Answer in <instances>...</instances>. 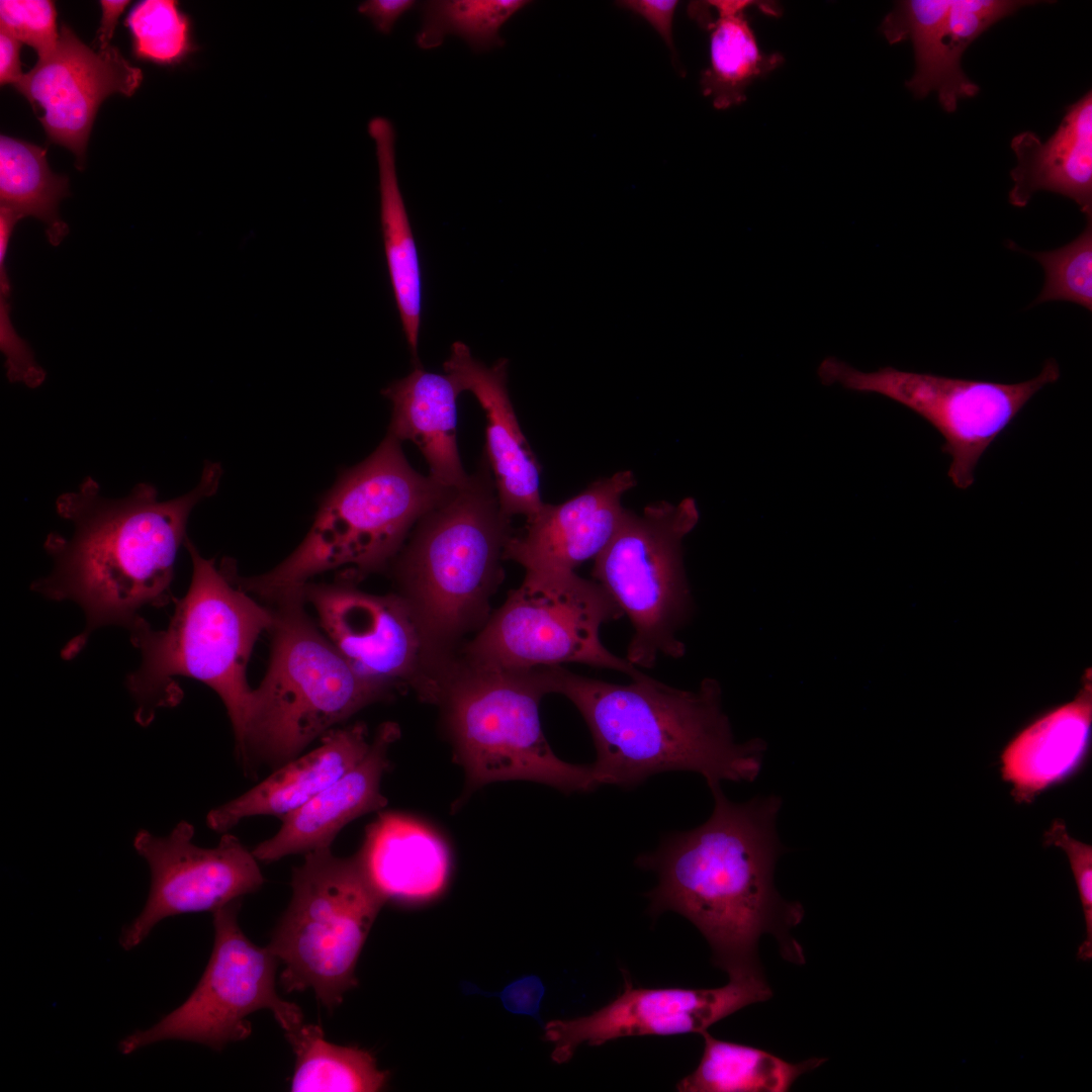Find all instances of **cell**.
I'll list each match as a JSON object with an SVG mask.
<instances>
[{
    "mask_svg": "<svg viewBox=\"0 0 1092 1092\" xmlns=\"http://www.w3.org/2000/svg\"><path fill=\"white\" fill-rule=\"evenodd\" d=\"M704 1051L698 1067L676 1084L679 1092H787L803 1074L826 1059L791 1063L756 1046L701 1033Z\"/></svg>",
    "mask_w": 1092,
    "mask_h": 1092,
    "instance_id": "cell-29",
    "label": "cell"
},
{
    "mask_svg": "<svg viewBox=\"0 0 1092 1092\" xmlns=\"http://www.w3.org/2000/svg\"><path fill=\"white\" fill-rule=\"evenodd\" d=\"M624 616L597 581L573 572L525 573L459 655L507 668L580 663L634 677L640 671L602 643L601 627Z\"/></svg>",
    "mask_w": 1092,
    "mask_h": 1092,
    "instance_id": "cell-11",
    "label": "cell"
},
{
    "mask_svg": "<svg viewBox=\"0 0 1092 1092\" xmlns=\"http://www.w3.org/2000/svg\"><path fill=\"white\" fill-rule=\"evenodd\" d=\"M143 81L140 68L118 49L93 51L63 24L55 48L38 58L15 87L34 108L49 140L71 150L76 167L84 165L86 147L96 112L113 93L132 95Z\"/></svg>",
    "mask_w": 1092,
    "mask_h": 1092,
    "instance_id": "cell-17",
    "label": "cell"
},
{
    "mask_svg": "<svg viewBox=\"0 0 1092 1092\" xmlns=\"http://www.w3.org/2000/svg\"><path fill=\"white\" fill-rule=\"evenodd\" d=\"M710 790L714 807L703 824L665 836L635 860L657 877L647 895L650 913L672 911L691 921L729 979L764 977L757 951L764 933L777 938L786 960L803 964L791 929L802 921L804 908L783 899L774 885L776 862L786 850L776 829L781 799L735 803L721 785Z\"/></svg>",
    "mask_w": 1092,
    "mask_h": 1092,
    "instance_id": "cell-1",
    "label": "cell"
},
{
    "mask_svg": "<svg viewBox=\"0 0 1092 1092\" xmlns=\"http://www.w3.org/2000/svg\"><path fill=\"white\" fill-rule=\"evenodd\" d=\"M124 24L140 59L159 64L182 62L194 49L189 17L177 1L145 0L133 6Z\"/></svg>",
    "mask_w": 1092,
    "mask_h": 1092,
    "instance_id": "cell-33",
    "label": "cell"
},
{
    "mask_svg": "<svg viewBox=\"0 0 1092 1092\" xmlns=\"http://www.w3.org/2000/svg\"><path fill=\"white\" fill-rule=\"evenodd\" d=\"M460 390L447 374L416 367L382 390L392 404L389 435L408 440L425 457L430 475L449 488L463 486L466 474L457 447V397Z\"/></svg>",
    "mask_w": 1092,
    "mask_h": 1092,
    "instance_id": "cell-26",
    "label": "cell"
},
{
    "mask_svg": "<svg viewBox=\"0 0 1092 1092\" xmlns=\"http://www.w3.org/2000/svg\"><path fill=\"white\" fill-rule=\"evenodd\" d=\"M486 458L467 482L415 525L391 563L397 594L444 661L455 658L468 634L490 613L502 560L514 534L500 507Z\"/></svg>",
    "mask_w": 1092,
    "mask_h": 1092,
    "instance_id": "cell-5",
    "label": "cell"
},
{
    "mask_svg": "<svg viewBox=\"0 0 1092 1092\" xmlns=\"http://www.w3.org/2000/svg\"><path fill=\"white\" fill-rule=\"evenodd\" d=\"M285 1036L295 1055L290 1091L375 1092L387 1083L370 1052L328 1041L318 1024L302 1022Z\"/></svg>",
    "mask_w": 1092,
    "mask_h": 1092,
    "instance_id": "cell-31",
    "label": "cell"
},
{
    "mask_svg": "<svg viewBox=\"0 0 1092 1092\" xmlns=\"http://www.w3.org/2000/svg\"><path fill=\"white\" fill-rule=\"evenodd\" d=\"M700 518L693 497L653 502L641 513L626 509L607 546L594 559L593 576L632 623L627 649L633 665L651 667L659 655L685 653L676 633L690 608L682 540Z\"/></svg>",
    "mask_w": 1092,
    "mask_h": 1092,
    "instance_id": "cell-10",
    "label": "cell"
},
{
    "mask_svg": "<svg viewBox=\"0 0 1092 1092\" xmlns=\"http://www.w3.org/2000/svg\"><path fill=\"white\" fill-rule=\"evenodd\" d=\"M636 484L633 471L619 470L561 504L544 503L526 518L520 533L512 535L504 559L519 563L525 573L573 572L610 542L626 510L622 497Z\"/></svg>",
    "mask_w": 1092,
    "mask_h": 1092,
    "instance_id": "cell-19",
    "label": "cell"
},
{
    "mask_svg": "<svg viewBox=\"0 0 1092 1092\" xmlns=\"http://www.w3.org/2000/svg\"><path fill=\"white\" fill-rule=\"evenodd\" d=\"M370 744L363 723L334 728L313 750L285 762L254 788L210 810L206 824L225 833L245 818L269 815L282 819L355 766Z\"/></svg>",
    "mask_w": 1092,
    "mask_h": 1092,
    "instance_id": "cell-22",
    "label": "cell"
},
{
    "mask_svg": "<svg viewBox=\"0 0 1092 1092\" xmlns=\"http://www.w3.org/2000/svg\"><path fill=\"white\" fill-rule=\"evenodd\" d=\"M1034 1L1014 0H904L885 16L880 30L891 44L910 39L915 72L906 87L916 98L936 92L946 112L959 100L978 94L961 67L967 48L985 30Z\"/></svg>",
    "mask_w": 1092,
    "mask_h": 1092,
    "instance_id": "cell-18",
    "label": "cell"
},
{
    "mask_svg": "<svg viewBox=\"0 0 1092 1092\" xmlns=\"http://www.w3.org/2000/svg\"><path fill=\"white\" fill-rule=\"evenodd\" d=\"M378 166L380 221L390 282L402 329L414 357L418 359V339L422 313V280L417 246L399 188L395 160V130L392 122L375 116L368 123Z\"/></svg>",
    "mask_w": 1092,
    "mask_h": 1092,
    "instance_id": "cell-27",
    "label": "cell"
},
{
    "mask_svg": "<svg viewBox=\"0 0 1092 1092\" xmlns=\"http://www.w3.org/2000/svg\"><path fill=\"white\" fill-rule=\"evenodd\" d=\"M631 678L618 685L549 667L551 694L567 698L589 730L598 787L633 788L666 771L697 772L709 788L755 780L764 746L758 739L734 741L714 680L692 692L642 672Z\"/></svg>",
    "mask_w": 1092,
    "mask_h": 1092,
    "instance_id": "cell-3",
    "label": "cell"
},
{
    "mask_svg": "<svg viewBox=\"0 0 1092 1092\" xmlns=\"http://www.w3.org/2000/svg\"><path fill=\"white\" fill-rule=\"evenodd\" d=\"M623 991L593 1013L555 1019L545 1025L544 1038L553 1044L555 1063L568 1062L581 1043L641 1035L702 1033L710 1026L753 1003L770 999L765 978L729 979L717 988L635 987L626 971Z\"/></svg>",
    "mask_w": 1092,
    "mask_h": 1092,
    "instance_id": "cell-16",
    "label": "cell"
},
{
    "mask_svg": "<svg viewBox=\"0 0 1092 1092\" xmlns=\"http://www.w3.org/2000/svg\"><path fill=\"white\" fill-rule=\"evenodd\" d=\"M1017 165L1008 201L1024 207L1038 191L1074 200L1086 217L1092 216V93L1066 108L1057 131L1044 143L1033 131L1011 141Z\"/></svg>",
    "mask_w": 1092,
    "mask_h": 1092,
    "instance_id": "cell-24",
    "label": "cell"
},
{
    "mask_svg": "<svg viewBox=\"0 0 1092 1092\" xmlns=\"http://www.w3.org/2000/svg\"><path fill=\"white\" fill-rule=\"evenodd\" d=\"M240 900L212 912V952L190 996L151 1027L121 1039L122 1055L164 1040L192 1041L220 1051L250 1035L246 1017L260 1009L272 1011L284 1032L303 1022L299 1006L277 994V958L268 946L254 944L241 929Z\"/></svg>",
    "mask_w": 1092,
    "mask_h": 1092,
    "instance_id": "cell-13",
    "label": "cell"
},
{
    "mask_svg": "<svg viewBox=\"0 0 1092 1092\" xmlns=\"http://www.w3.org/2000/svg\"><path fill=\"white\" fill-rule=\"evenodd\" d=\"M22 42L6 29L0 27V83L16 87L24 74L21 71L20 49Z\"/></svg>",
    "mask_w": 1092,
    "mask_h": 1092,
    "instance_id": "cell-40",
    "label": "cell"
},
{
    "mask_svg": "<svg viewBox=\"0 0 1092 1092\" xmlns=\"http://www.w3.org/2000/svg\"><path fill=\"white\" fill-rule=\"evenodd\" d=\"M747 0L692 2L689 14L710 32V66L700 84L717 109H727L746 99V88L781 66L779 53L764 54L746 17L747 8L760 5Z\"/></svg>",
    "mask_w": 1092,
    "mask_h": 1092,
    "instance_id": "cell-28",
    "label": "cell"
},
{
    "mask_svg": "<svg viewBox=\"0 0 1092 1092\" xmlns=\"http://www.w3.org/2000/svg\"><path fill=\"white\" fill-rule=\"evenodd\" d=\"M46 153L39 146L1 134L0 207L18 219H39L50 244L58 246L69 234L59 214L60 201L69 195V179L51 171Z\"/></svg>",
    "mask_w": 1092,
    "mask_h": 1092,
    "instance_id": "cell-30",
    "label": "cell"
},
{
    "mask_svg": "<svg viewBox=\"0 0 1092 1092\" xmlns=\"http://www.w3.org/2000/svg\"><path fill=\"white\" fill-rule=\"evenodd\" d=\"M529 1L434 0L423 6V22L417 34L420 48L431 50L444 38L456 35L473 51L485 52L503 44V25Z\"/></svg>",
    "mask_w": 1092,
    "mask_h": 1092,
    "instance_id": "cell-32",
    "label": "cell"
},
{
    "mask_svg": "<svg viewBox=\"0 0 1092 1092\" xmlns=\"http://www.w3.org/2000/svg\"><path fill=\"white\" fill-rule=\"evenodd\" d=\"M221 474L219 463L208 461L198 484L169 500H161L146 482L123 497L109 498L90 476L57 498L56 510L72 523L73 532L69 538L47 537L53 568L31 587L47 599L74 602L84 613L85 628L68 642L63 657L76 656L95 630L128 629L142 609L175 601L171 584L188 518L198 503L215 493Z\"/></svg>",
    "mask_w": 1092,
    "mask_h": 1092,
    "instance_id": "cell-2",
    "label": "cell"
},
{
    "mask_svg": "<svg viewBox=\"0 0 1092 1092\" xmlns=\"http://www.w3.org/2000/svg\"><path fill=\"white\" fill-rule=\"evenodd\" d=\"M618 5L642 16L660 34L672 57H676V51L672 36V22L678 1L675 0H625L618 1Z\"/></svg>",
    "mask_w": 1092,
    "mask_h": 1092,
    "instance_id": "cell-38",
    "label": "cell"
},
{
    "mask_svg": "<svg viewBox=\"0 0 1092 1092\" xmlns=\"http://www.w3.org/2000/svg\"><path fill=\"white\" fill-rule=\"evenodd\" d=\"M300 588L320 628L358 674L396 691L412 689L428 702L452 660L435 654L397 594H369L341 577Z\"/></svg>",
    "mask_w": 1092,
    "mask_h": 1092,
    "instance_id": "cell-14",
    "label": "cell"
},
{
    "mask_svg": "<svg viewBox=\"0 0 1092 1092\" xmlns=\"http://www.w3.org/2000/svg\"><path fill=\"white\" fill-rule=\"evenodd\" d=\"M130 3L127 0H101V21L98 31L99 49L110 47V40L115 30L117 21L125 7Z\"/></svg>",
    "mask_w": 1092,
    "mask_h": 1092,
    "instance_id": "cell-41",
    "label": "cell"
},
{
    "mask_svg": "<svg viewBox=\"0 0 1092 1092\" xmlns=\"http://www.w3.org/2000/svg\"><path fill=\"white\" fill-rule=\"evenodd\" d=\"M451 489L416 471L400 442L387 434L369 457L339 476L287 558L238 580L267 601L329 570L342 569L339 577L357 582L390 566L417 522Z\"/></svg>",
    "mask_w": 1092,
    "mask_h": 1092,
    "instance_id": "cell-6",
    "label": "cell"
},
{
    "mask_svg": "<svg viewBox=\"0 0 1092 1092\" xmlns=\"http://www.w3.org/2000/svg\"><path fill=\"white\" fill-rule=\"evenodd\" d=\"M184 546L192 562L189 587L168 626L156 630L143 617L127 629L140 651L139 667L126 677L136 704L135 721L149 725L158 710L175 707L183 697L180 676L201 681L221 700L241 746L253 689L247 666L255 643L272 625L265 608L243 588L230 558L218 564L201 555L189 538Z\"/></svg>",
    "mask_w": 1092,
    "mask_h": 1092,
    "instance_id": "cell-4",
    "label": "cell"
},
{
    "mask_svg": "<svg viewBox=\"0 0 1092 1092\" xmlns=\"http://www.w3.org/2000/svg\"><path fill=\"white\" fill-rule=\"evenodd\" d=\"M825 385H840L857 392L876 393L909 408L943 438L941 450L951 463L947 475L961 489L975 480V469L987 448L1014 421L1029 399L1060 377L1058 362L1048 359L1040 373L1019 383L951 378L883 367L858 370L836 357L818 366Z\"/></svg>",
    "mask_w": 1092,
    "mask_h": 1092,
    "instance_id": "cell-12",
    "label": "cell"
},
{
    "mask_svg": "<svg viewBox=\"0 0 1092 1092\" xmlns=\"http://www.w3.org/2000/svg\"><path fill=\"white\" fill-rule=\"evenodd\" d=\"M551 694L549 666L507 668L459 654L429 701L441 710L455 759L473 791L503 781H530L563 793L598 788L589 764L559 758L543 733L542 698Z\"/></svg>",
    "mask_w": 1092,
    "mask_h": 1092,
    "instance_id": "cell-8",
    "label": "cell"
},
{
    "mask_svg": "<svg viewBox=\"0 0 1092 1092\" xmlns=\"http://www.w3.org/2000/svg\"><path fill=\"white\" fill-rule=\"evenodd\" d=\"M290 884V902L268 948L284 966L280 982L285 992L312 989L332 1010L357 985L359 956L386 901L357 852L340 857L331 847L304 854Z\"/></svg>",
    "mask_w": 1092,
    "mask_h": 1092,
    "instance_id": "cell-9",
    "label": "cell"
},
{
    "mask_svg": "<svg viewBox=\"0 0 1092 1092\" xmlns=\"http://www.w3.org/2000/svg\"><path fill=\"white\" fill-rule=\"evenodd\" d=\"M415 5L414 0H367L360 3L357 9L371 20L378 31L388 34L396 21Z\"/></svg>",
    "mask_w": 1092,
    "mask_h": 1092,
    "instance_id": "cell-39",
    "label": "cell"
},
{
    "mask_svg": "<svg viewBox=\"0 0 1092 1092\" xmlns=\"http://www.w3.org/2000/svg\"><path fill=\"white\" fill-rule=\"evenodd\" d=\"M1044 843L1062 848L1068 855L1083 908L1086 938L1079 946L1078 959H1092V846L1070 836L1065 823L1055 820L1044 834Z\"/></svg>",
    "mask_w": 1092,
    "mask_h": 1092,
    "instance_id": "cell-37",
    "label": "cell"
},
{
    "mask_svg": "<svg viewBox=\"0 0 1092 1092\" xmlns=\"http://www.w3.org/2000/svg\"><path fill=\"white\" fill-rule=\"evenodd\" d=\"M57 11L49 0H1L0 27L22 43L32 47L41 58L56 46Z\"/></svg>",
    "mask_w": 1092,
    "mask_h": 1092,
    "instance_id": "cell-36",
    "label": "cell"
},
{
    "mask_svg": "<svg viewBox=\"0 0 1092 1092\" xmlns=\"http://www.w3.org/2000/svg\"><path fill=\"white\" fill-rule=\"evenodd\" d=\"M400 736L396 723H383L365 756L336 782L284 818L279 830L252 851L272 862L292 854L328 848L351 821L387 805L381 780L389 767L388 750Z\"/></svg>",
    "mask_w": 1092,
    "mask_h": 1092,
    "instance_id": "cell-21",
    "label": "cell"
},
{
    "mask_svg": "<svg viewBox=\"0 0 1092 1092\" xmlns=\"http://www.w3.org/2000/svg\"><path fill=\"white\" fill-rule=\"evenodd\" d=\"M357 854L386 902L433 900L444 891L450 876V854L442 838L424 823L398 813H383L370 824Z\"/></svg>",
    "mask_w": 1092,
    "mask_h": 1092,
    "instance_id": "cell-23",
    "label": "cell"
},
{
    "mask_svg": "<svg viewBox=\"0 0 1092 1092\" xmlns=\"http://www.w3.org/2000/svg\"><path fill=\"white\" fill-rule=\"evenodd\" d=\"M14 224L0 222V348L5 357L8 380L36 388L46 379V371L36 362L29 345L14 331L10 320V282L6 269V257Z\"/></svg>",
    "mask_w": 1092,
    "mask_h": 1092,
    "instance_id": "cell-35",
    "label": "cell"
},
{
    "mask_svg": "<svg viewBox=\"0 0 1092 1092\" xmlns=\"http://www.w3.org/2000/svg\"><path fill=\"white\" fill-rule=\"evenodd\" d=\"M460 392L470 391L486 417L485 458L492 471L498 503L511 517L535 514L543 506L541 465L533 453L513 407L508 387V361L487 366L475 359L463 342H454L443 364Z\"/></svg>",
    "mask_w": 1092,
    "mask_h": 1092,
    "instance_id": "cell-20",
    "label": "cell"
},
{
    "mask_svg": "<svg viewBox=\"0 0 1092 1092\" xmlns=\"http://www.w3.org/2000/svg\"><path fill=\"white\" fill-rule=\"evenodd\" d=\"M269 602L274 605L269 666L252 691L236 750L248 772L262 763L279 767L292 760L316 738L396 691L353 669L307 614L300 587Z\"/></svg>",
    "mask_w": 1092,
    "mask_h": 1092,
    "instance_id": "cell-7",
    "label": "cell"
},
{
    "mask_svg": "<svg viewBox=\"0 0 1092 1092\" xmlns=\"http://www.w3.org/2000/svg\"><path fill=\"white\" fill-rule=\"evenodd\" d=\"M1092 724L1091 688L1029 724L1001 754L1002 779L1017 803L1070 778L1087 757Z\"/></svg>",
    "mask_w": 1092,
    "mask_h": 1092,
    "instance_id": "cell-25",
    "label": "cell"
},
{
    "mask_svg": "<svg viewBox=\"0 0 1092 1092\" xmlns=\"http://www.w3.org/2000/svg\"><path fill=\"white\" fill-rule=\"evenodd\" d=\"M1012 245L1044 270V285L1032 304L1065 300L1092 311V216L1086 217L1084 231L1061 248L1029 252Z\"/></svg>",
    "mask_w": 1092,
    "mask_h": 1092,
    "instance_id": "cell-34",
    "label": "cell"
},
{
    "mask_svg": "<svg viewBox=\"0 0 1092 1092\" xmlns=\"http://www.w3.org/2000/svg\"><path fill=\"white\" fill-rule=\"evenodd\" d=\"M194 833L183 820L165 836L146 829L134 835L133 848L148 863L151 883L143 910L120 932L124 950L140 945L166 918L212 913L263 886L259 860L238 837L225 832L216 846L201 847Z\"/></svg>",
    "mask_w": 1092,
    "mask_h": 1092,
    "instance_id": "cell-15",
    "label": "cell"
}]
</instances>
